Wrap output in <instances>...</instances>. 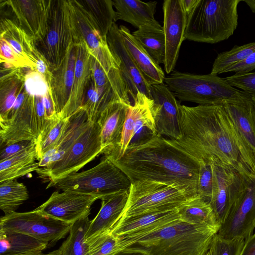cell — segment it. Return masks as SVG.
<instances>
[{
    "label": "cell",
    "instance_id": "1",
    "mask_svg": "<svg viewBox=\"0 0 255 255\" xmlns=\"http://www.w3.org/2000/svg\"><path fill=\"white\" fill-rule=\"evenodd\" d=\"M182 135L173 140L198 161L214 160L255 182V153L240 136L223 106H179Z\"/></svg>",
    "mask_w": 255,
    "mask_h": 255
},
{
    "label": "cell",
    "instance_id": "2",
    "mask_svg": "<svg viewBox=\"0 0 255 255\" xmlns=\"http://www.w3.org/2000/svg\"><path fill=\"white\" fill-rule=\"evenodd\" d=\"M131 183L150 180L198 195L199 162L172 139L158 134L139 145H129L124 155L112 161Z\"/></svg>",
    "mask_w": 255,
    "mask_h": 255
},
{
    "label": "cell",
    "instance_id": "3",
    "mask_svg": "<svg viewBox=\"0 0 255 255\" xmlns=\"http://www.w3.org/2000/svg\"><path fill=\"white\" fill-rule=\"evenodd\" d=\"M218 231L180 220L137 238L119 240V251L147 255H204Z\"/></svg>",
    "mask_w": 255,
    "mask_h": 255
},
{
    "label": "cell",
    "instance_id": "4",
    "mask_svg": "<svg viewBox=\"0 0 255 255\" xmlns=\"http://www.w3.org/2000/svg\"><path fill=\"white\" fill-rule=\"evenodd\" d=\"M164 83L181 101L199 105L248 104L252 97L217 75H198L173 71Z\"/></svg>",
    "mask_w": 255,
    "mask_h": 255
},
{
    "label": "cell",
    "instance_id": "5",
    "mask_svg": "<svg viewBox=\"0 0 255 255\" xmlns=\"http://www.w3.org/2000/svg\"><path fill=\"white\" fill-rule=\"evenodd\" d=\"M240 0H199L187 17L185 40L210 44L228 39L238 24Z\"/></svg>",
    "mask_w": 255,
    "mask_h": 255
},
{
    "label": "cell",
    "instance_id": "6",
    "mask_svg": "<svg viewBox=\"0 0 255 255\" xmlns=\"http://www.w3.org/2000/svg\"><path fill=\"white\" fill-rule=\"evenodd\" d=\"M131 184L127 175L110 159L104 157L91 169L49 182L46 188L54 187L63 191L93 195L100 197L101 199L107 196L129 191Z\"/></svg>",
    "mask_w": 255,
    "mask_h": 255
},
{
    "label": "cell",
    "instance_id": "7",
    "mask_svg": "<svg viewBox=\"0 0 255 255\" xmlns=\"http://www.w3.org/2000/svg\"><path fill=\"white\" fill-rule=\"evenodd\" d=\"M192 198L175 187L161 182L135 181L131 184L128 202L118 222L143 214L177 209Z\"/></svg>",
    "mask_w": 255,
    "mask_h": 255
},
{
    "label": "cell",
    "instance_id": "8",
    "mask_svg": "<svg viewBox=\"0 0 255 255\" xmlns=\"http://www.w3.org/2000/svg\"><path fill=\"white\" fill-rule=\"evenodd\" d=\"M100 128L98 124L88 121L85 128L59 160L39 168V177L49 182L77 172L96 156L102 154Z\"/></svg>",
    "mask_w": 255,
    "mask_h": 255
},
{
    "label": "cell",
    "instance_id": "9",
    "mask_svg": "<svg viewBox=\"0 0 255 255\" xmlns=\"http://www.w3.org/2000/svg\"><path fill=\"white\" fill-rule=\"evenodd\" d=\"M74 41L69 0H53L49 29L45 37L38 43L39 51L47 60L52 73L61 65Z\"/></svg>",
    "mask_w": 255,
    "mask_h": 255
},
{
    "label": "cell",
    "instance_id": "10",
    "mask_svg": "<svg viewBox=\"0 0 255 255\" xmlns=\"http://www.w3.org/2000/svg\"><path fill=\"white\" fill-rule=\"evenodd\" d=\"M71 224L42 213L37 209L26 212H13L0 219V229L31 236L54 246L69 233Z\"/></svg>",
    "mask_w": 255,
    "mask_h": 255
},
{
    "label": "cell",
    "instance_id": "11",
    "mask_svg": "<svg viewBox=\"0 0 255 255\" xmlns=\"http://www.w3.org/2000/svg\"><path fill=\"white\" fill-rule=\"evenodd\" d=\"M211 162L214 186L209 203L221 226L233 207L245 195L251 184L230 167L216 161Z\"/></svg>",
    "mask_w": 255,
    "mask_h": 255
},
{
    "label": "cell",
    "instance_id": "12",
    "mask_svg": "<svg viewBox=\"0 0 255 255\" xmlns=\"http://www.w3.org/2000/svg\"><path fill=\"white\" fill-rule=\"evenodd\" d=\"M75 30L74 44L82 41L90 53L109 73L113 69H120V63L112 54L107 40L77 0H69Z\"/></svg>",
    "mask_w": 255,
    "mask_h": 255
},
{
    "label": "cell",
    "instance_id": "13",
    "mask_svg": "<svg viewBox=\"0 0 255 255\" xmlns=\"http://www.w3.org/2000/svg\"><path fill=\"white\" fill-rule=\"evenodd\" d=\"M16 19L17 25L35 43L41 41L50 28L53 0H1Z\"/></svg>",
    "mask_w": 255,
    "mask_h": 255
},
{
    "label": "cell",
    "instance_id": "14",
    "mask_svg": "<svg viewBox=\"0 0 255 255\" xmlns=\"http://www.w3.org/2000/svg\"><path fill=\"white\" fill-rule=\"evenodd\" d=\"M149 99L156 133L172 140L180 139L182 135L180 104L172 91L164 83L151 85Z\"/></svg>",
    "mask_w": 255,
    "mask_h": 255
},
{
    "label": "cell",
    "instance_id": "15",
    "mask_svg": "<svg viewBox=\"0 0 255 255\" xmlns=\"http://www.w3.org/2000/svg\"><path fill=\"white\" fill-rule=\"evenodd\" d=\"M98 196L71 191L54 192L36 209L51 218L69 224L89 216L91 208Z\"/></svg>",
    "mask_w": 255,
    "mask_h": 255
},
{
    "label": "cell",
    "instance_id": "16",
    "mask_svg": "<svg viewBox=\"0 0 255 255\" xmlns=\"http://www.w3.org/2000/svg\"><path fill=\"white\" fill-rule=\"evenodd\" d=\"M163 28L165 43L164 67L167 74L174 70L178 58L185 31L187 16L181 0H165L162 5Z\"/></svg>",
    "mask_w": 255,
    "mask_h": 255
},
{
    "label": "cell",
    "instance_id": "17",
    "mask_svg": "<svg viewBox=\"0 0 255 255\" xmlns=\"http://www.w3.org/2000/svg\"><path fill=\"white\" fill-rule=\"evenodd\" d=\"M144 127H148L156 132L152 110V101L138 92L133 104L129 107L120 142L105 157L111 161L122 157L135 133Z\"/></svg>",
    "mask_w": 255,
    "mask_h": 255
},
{
    "label": "cell",
    "instance_id": "18",
    "mask_svg": "<svg viewBox=\"0 0 255 255\" xmlns=\"http://www.w3.org/2000/svg\"><path fill=\"white\" fill-rule=\"evenodd\" d=\"M107 40L109 48L120 63V70L134 100L138 92L150 97V86L127 49L119 27L114 23L108 32Z\"/></svg>",
    "mask_w": 255,
    "mask_h": 255
},
{
    "label": "cell",
    "instance_id": "19",
    "mask_svg": "<svg viewBox=\"0 0 255 255\" xmlns=\"http://www.w3.org/2000/svg\"><path fill=\"white\" fill-rule=\"evenodd\" d=\"M255 220V182L232 209L217 234L225 239L241 237L246 240L253 235Z\"/></svg>",
    "mask_w": 255,
    "mask_h": 255
},
{
    "label": "cell",
    "instance_id": "20",
    "mask_svg": "<svg viewBox=\"0 0 255 255\" xmlns=\"http://www.w3.org/2000/svg\"><path fill=\"white\" fill-rule=\"evenodd\" d=\"M181 220L177 209L143 214L122 220L112 233L121 240L137 238Z\"/></svg>",
    "mask_w": 255,
    "mask_h": 255
},
{
    "label": "cell",
    "instance_id": "21",
    "mask_svg": "<svg viewBox=\"0 0 255 255\" xmlns=\"http://www.w3.org/2000/svg\"><path fill=\"white\" fill-rule=\"evenodd\" d=\"M0 147L20 141H36L38 136L34 121L33 96L28 93L12 116L0 122Z\"/></svg>",
    "mask_w": 255,
    "mask_h": 255
},
{
    "label": "cell",
    "instance_id": "22",
    "mask_svg": "<svg viewBox=\"0 0 255 255\" xmlns=\"http://www.w3.org/2000/svg\"><path fill=\"white\" fill-rule=\"evenodd\" d=\"M130 102L122 100L111 102L100 114L97 123L100 128L102 154L111 152L120 141Z\"/></svg>",
    "mask_w": 255,
    "mask_h": 255
},
{
    "label": "cell",
    "instance_id": "23",
    "mask_svg": "<svg viewBox=\"0 0 255 255\" xmlns=\"http://www.w3.org/2000/svg\"><path fill=\"white\" fill-rule=\"evenodd\" d=\"M75 45L76 63L74 83L69 101L58 116L63 119L69 118L81 108L84 92L92 76V55L84 42L81 41Z\"/></svg>",
    "mask_w": 255,
    "mask_h": 255
},
{
    "label": "cell",
    "instance_id": "24",
    "mask_svg": "<svg viewBox=\"0 0 255 255\" xmlns=\"http://www.w3.org/2000/svg\"><path fill=\"white\" fill-rule=\"evenodd\" d=\"M129 191L102 198L101 208L90 221L85 241L108 231H112L119 221L128 202Z\"/></svg>",
    "mask_w": 255,
    "mask_h": 255
},
{
    "label": "cell",
    "instance_id": "25",
    "mask_svg": "<svg viewBox=\"0 0 255 255\" xmlns=\"http://www.w3.org/2000/svg\"><path fill=\"white\" fill-rule=\"evenodd\" d=\"M76 63V47L72 45L60 67L53 72L50 88L56 114L65 108L72 90Z\"/></svg>",
    "mask_w": 255,
    "mask_h": 255
},
{
    "label": "cell",
    "instance_id": "26",
    "mask_svg": "<svg viewBox=\"0 0 255 255\" xmlns=\"http://www.w3.org/2000/svg\"><path fill=\"white\" fill-rule=\"evenodd\" d=\"M124 43L147 83L150 85L164 83V73L150 57L130 30L124 25L119 26Z\"/></svg>",
    "mask_w": 255,
    "mask_h": 255
},
{
    "label": "cell",
    "instance_id": "27",
    "mask_svg": "<svg viewBox=\"0 0 255 255\" xmlns=\"http://www.w3.org/2000/svg\"><path fill=\"white\" fill-rule=\"evenodd\" d=\"M88 122L87 113L82 108L70 116L67 128L59 141L38 161L39 168L60 160L82 132Z\"/></svg>",
    "mask_w": 255,
    "mask_h": 255
},
{
    "label": "cell",
    "instance_id": "28",
    "mask_svg": "<svg viewBox=\"0 0 255 255\" xmlns=\"http://www.w3.org/2000/svg\"><path fill=\"white\" fill-rule=\"evenodd\" d=\"M116 21L123 20L137 29L156 21L154 18L157 1L138 0H113Z\"/></svg>",
    "mask_w": 255,
    "mask_h": 255
},
{
    "label": "cell",
    "instance_id": "29",
    "mask_svg": "<svg viewBox=\"0 0 255 255\" xmlns=\"http://www.w3.org/2000/svg\"><path fill=\"white\" fill-rule=\"evenodd\" d=\"M24 68L1 67L0 79V122L7 119L18 95L25 86Z\"/></svg>",
    "mask_w": 255,
    "mask_h": 255
},
{
    "label": "cell",
    "instance_id": "30",
    "mask_svg": "<svg viewBox=\"0 0 255 255\" xmlns=\"http://www.w3.org/2000/svg\"><path fill=\"white\" fill-rule=\"evenodd\" d=\"M0 37L3 38L30 66L35 70L34 53L37 49L33 40L14 22L4 18L0 24Z\"/></svg>",
    "mask_w": 255,
    "mask_h": 255
},
{
    "label": "cell",
    "instance_id": "31",
    "mask_svg": "<svg viewBox=\"0 0 255 255\" xmlns=\"http://www.w3.org/2000/svg\"><path fill=\"white\" fill-rule=\"evenodd\" d=\"M180 220L187 223L210 227L219 231L218 221L209 202L199 195L187 200L177 208Z\"/></svg>",
    "mask_w": 255,
    "mask_h": 255
},
{
    "label": "cell",
    "instance_id": "32",
    "mask_svg": "<svg viewBox=\"0 0 255 255\" xmlns=\"http://www.w3.org/2000/svg\"><path fill=\"white\" fill-rule=\"evenodd\" d=\"M132 34L157 64H164V33L163 26L157 21L140 26Z\"/></svg>",
    "mask_w": 255,
    "mask_h": 255
},
{
    "label": "cell",
    "instance_id": "33",
    "mask_svg": "<svg viewBox=\"0 0 255 255\" xmlns=\"http://www.w3.org/2000/svg\"><path fill=\"white\" fill-rule=\"evenodd\" d=\"M36 145L0 162V183L15 180L39 168Z\"/></svg>",
    "mask_w": 255,
    "mask_h": 255
},
{
    "label": "cell",
    "instance_id": "34",
    "mask_svg": "<svg viewBox=\"0 0 255 255\" xmlns=\"http://www.w3.org/2000/svg\"><path fill=\"white\" fill-rule=\"evenodd\" d=\"M223 107L240 136L255 153V112L252 100L246 105L226 104Z\"/></svg>",
    "mask_w": 255,
    "mask_h": 255
},
{
    "label": "cell",
    "instance_id": "35",
    "mask_svg": "<svg viewBox=\"0 0 255 255\" xmlns=\"http://www.w3.org/2000/svg\"><path fill=\"white\" fill-rule=\"evenodd\" d=\"M47 248L46 244L31 236L0 229V255H18Z\"/></svg>",
    "mask_w": 255,
    "mask_h": 255
},
{
    "label": "cell",
    "instance_id": "36",
    "mask_svg": "<svg viewBox=\"0 0 255 255\" xmlns=\"http://www.w3.org/2000/svg\"><path fill=\"white\" fill-rule=\"evenodd\" d=\"M77 1L96 23L103 37L107 39L109 31L116 21L113 0H79Z\"/></svg>",
    "mask_w": 255,
    "mask_h": 255
},
{
    "label": "cell",
    "instance_id": "37",
    "mask_svg": "<svg viewBox=\"0 0 255 255\" xmlns=\"http://www.w3.org/2000/svg\"><path fill=\"white\" fill-rule=\"evenodd\" d=\"M69 117L63 119L56 115L47 120L44 130L36 141V149L38 161L59 141L67 128Z\"/></svg>",
    "mask_w": 255,
    "mask_h": 255
},
{
    "label": "cell",
    "instance_id": "38",
    "mask_svg": "<svg viewBox=\"0 0 255 255\" xmlns=\"http://www.w3.org/2000/svg\"><path fill=\"white\" fill-rule=\"evenodd\" d=\"M29 198L26 187L15 180L0 183V208L7 215L15 211Z\"/></svg>",
    "mask_w": 255,
    "mask_h": 255
},
{
    "label": "cell",
    "instance_id": "39",
    "mask_svg": "<svg viewBox=\"0 0 255 255\" xmlns=\"http://www.w3.org/2000/svg\"><path fill=\"white\" fill-rule=\"evenodd\" d=\"M90 221L88 216L71 225L69 236L59 248L62 255H88L85 237Z\"/></svg>",
    "mask_w": 255,
    "mask_h": 255
},
{
    "label": "cell",
    "instance_id": "40",
    "mask_svg": "<svg viewBox=\"0 0 255 255\" xmlns=\"http://www.w3.org/2000/svg\"><path fill=\"white\" fill-rule=\"evenodd\" d=\"M255 50V42L235 46L229 51L219 53L215 58L210 74L217 75L226 73L232 66L246 60Z\"/></svg>",
    "mask_w": 255,
    "mask_h": 255
},
{
    "label": "cell",
    "instance_id": "41",
    "mask_svg": "<svg viewBox=\"0 0 255 255\" xmlns=\"http://www.w3.org/2000/svg\"><path fill=\"white\" fill-rule=\"evenodd\" d=\"M88 255H111L119 251V240L112 231L86 241Z\"/></svg>",
    "mask_w": 255,
    "mask_h": 255
},
{
    "label": "cell",
    "instance_id": "42",
    "mask_svg": "<svg viewBox=\"0 0 255 255\" xmlns=\"http://www.w3.org/2000/svg\"><path fill=\"white\" fill-rule=\"evenodd\" d=\"M245 244L241 237L225 239L217 233L214 236L209 249L211 255H240Z\"/></svg>",
    "mask_w": 255,
    "mask_h": 255
},
{
    "label": "cell",
    "instance_id": "43",
    "mask_svg": "<svg viewBox=\"0 0 255 255\" xmlns=\"http://www.w3.org/2000/svg\"><path fill=\"white\" fill-rule=\"evenodd\" d=\"M198 181V195L210 202L214 186V173L211 161H200Z\"/></svg>",
    "mask_w": 255,
    "mask_h": 255
},
{
    "label": "cell",
    "instance_id": "44",
    "mask_svg": "<svg viewBox=\"0 0 255 255\" xmlns=\"http://www.w3.org/2000/svg\"><path fill=\"white\" fill-rule=\"evenodd\" d=\"M25 88L33 96H44L50 89L43 77L36 71L28 69L25 74Z\"/></svg>",
    "mask_w": 255,
    "mask_h": 255
},
{
    "label": "cell",
    "instance_id": "45",
    "mask_svg": "<svg viewBox=\"0 0 255 255\" xmlns=\"http://www.w3.org/2000/svg\"><path fill=\"white\" fill-rule=\"evenodd\" d=\"M225 79L231 86L255 98V72L235 73Z\"/></svg>",
    "mask_w": 255,
    "mask_h": 255
},
{
    "label": "cell",
    "instance_id": "46",
    "mask_svg": "<svg viewBox=\"0 0 255 255\" xmlns=\"http://www.w3.org/2000/svg\"><path fill=\"white\" fill-rule=\"evenodd\" d=\"M0 63H4L15 68L31 69L29 65L1 37H0Z\"/></svg>",
    "mask_w": 255,
    "mask_h": 255
},
{
    "label": "cell",
    "instance_id": "47",
    "mask_svg": "<svg viewBox=\"0 0 255 255\" xmlns=\"http://www.w3.org/2000/svg\"><path fill=\"white\" fill-rule=\"evenodd\" d=\"M36 145L35 140H23L1 147L0 162Z\"/></svg>",
    "mask_w": 255,
    "mask_h": 255
},
{
    "label": "cell",
    "instance_id": "48",
    "mask_svg": "<svg viewBox=\"0 0 255 255\" xmlns=\"http://www.w3.org/2000/svg\"><path fill=\"white\" fill-rule=\"evenodd\" d=\"M33 97L35 125L39 137L46 126L47 119H46L45 110L43 102V96H33Z\"/></svg>",
    "mask_w": 255,
    "mask_h": 255
},
{
    "label": "cell",
    "instance_id": "49",
    "mask_svg": "<svg viewBox=\"0 0 255 255\" xmlns=\"http://www.w3.org/2000/svg\"><path fill=\"white\" fill-rule=\"evenodd\" d=\"M34 56L35 70L43 77L50 87L53 77V73L51 70L47 60L37 48L35 52Z\"/></svg>",
    "mask_w": 255,
    "mask_h": 255
},
{
    "label": "cell",
    "instance_id": "50",
    "mask_svg": "<svg viewBox=\"0 0 255 255\" xmlns=\"http://www.w3.org/2000/svg\"><path fill=\"white\" fill-rule=\"evenodd\" d=\"M255 70V50L246 60L230 67L227 72L242 73Z\"/></svg>",
    "mask_w": 255,
    "mask_h": 255
},
{
    "label": "cell",
    "instance_id": "51",
    "mask_svg": "<svg viewBox=\"0 0 255 255\" xmlns=\"http://www.w3.org/2000/svg\"><path fill=\"white\" fill-rule=\"evenodd\" d=\"M43 102L45 110L46 119L47 120L50 119L56 116L51 89L43 96Z\"/></svg>",
    "mask_w": 255,
    "mask_h": 255
},
{
    "label": "cell",
    "instance_id": "52",
    "mask_svg": "<svg viewBox=\"0 0 255 255\" xmlns=\"http://www.w3.org/2000/svg\"><path fill=\"white\" fill-rule=\"evenodd\" d=\"M240 255H255V233L245 240V244Z\"/></svg>",
    "mask_w": 255,
    "mask_h": 255
},
{
    "label": "cell",
    "instance_id": "53",
    "mask_svg": "<svg viewBox=\"0 0 255 255\" xmlns=\"http://www.w3.org/2000/svg\"><path fill=\"white\" fill-rule=\"evenodd\" d=\"M185 13L188 17L195 8L199 0H181Z\"/></svg>",
    "mask_w": 255,
    "mask_h": 255
},
{
    "label": "cell",
    "instance_id": "54",
    "mask_svg": "<svg viewBox=\"0 0 255 255\" xmlns=\"http://www.w3.org/2000/svg\"><path fill=\"white\" fill-rule=\"evenodd\" d=\"M18 255H62V253L59 248L56 250L47 254L43 253L42 251H34Z\"/></svg>",
    "mask_w": 255,
    "mask_h": 255
},
{
    "label": "cell",
    "instance_id": "55",
    "mask_svg": "<svg viewBox=\"0 0 255 255\" xmlns=\"http://www.w3.org/2000/svg\"><path fill=\"white\" fill-rule=\"evenodd\" d=\"M111 255H147L144 253L139 252H128L122 251Z\"/></svg>",
    "mask_w": 255,
    "mask_h": 255
},
{
    "label": "cell",
    "instance_id": "56",
    "mask_svg": "<svg viewBox=\"0 0 255 255\" xmlns=\"http://www.w3.org/2000/svg\"><path fill=\"white\" fill-rule=\"evenodd\" d=\"M244 1L247 4L253 12L255 13V0H245Z\"/></svg>",
    "mask_w": 255,
    "mask_h": 255
},
{
    "label": "cell",
    "instance_id": "57",
    "mask_svg": "<svg viewBox=\"0 0 255 255\" xmlns=\"http://www.w3.org/2000/svg\"><path fill=\"white\" fill-rule=\"evenodd\" d=\"M251 100L255 112V98L252 97Z\"/></svg>",
    "mask_w": 255,
    "mask_h": 255
},
{
    "label": "cell",
    "instance_id": "58",
    "mask_svg": "<svg viewBox=\"0 0 255 255\" xmlns=\"http://www.w3.org/2000/svg\"><path fill=\"white\" fill-rule=\"evenodd\" d=\"M204 255H211L210 252L209 250Z\"/></svg>",
    "mask_w": 255,
    "mask_h": 255
},
{
    "label": "cell",
    "instance_id": "59",
    "mask_svg": "<svg viewBox=\"0 0 255 255\" xmlns=\"http://www.w3.org/2000/svg\"><path fill=\"white\" fill-rule=\"evenodd\" d=\"M254 226H255V221H254Z\"/></svg>",
    "mask_w": 255,
    "mask_h": 255
}]
</instances>
